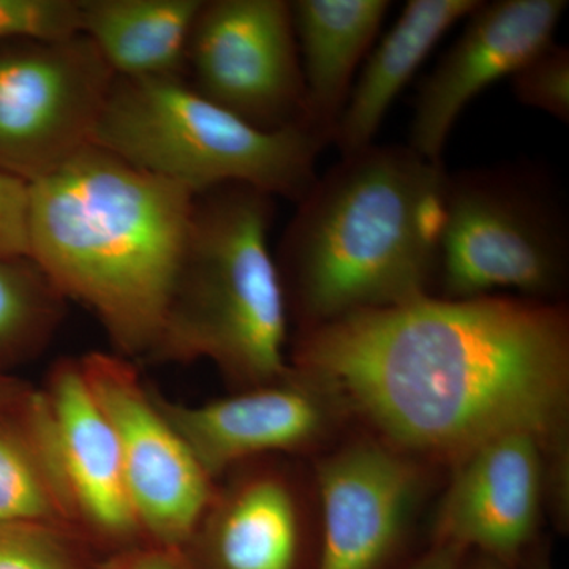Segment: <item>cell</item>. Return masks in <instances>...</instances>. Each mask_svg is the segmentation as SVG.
<instances>
[{"label":"cell","instance_id":"obj_12","mask_svg":"<svg viewBox=\"0 0 569 569\" xmlns=\"http://www.w3.org/2000/svg\"><path fill=\"white\" fill-rule=\"evenodd\" d=\"M545 463V445L529 432L505 433L463 456L438 508L437 545L512 563L537 530Z\"/></svg>","mask_w":569,"mask_h":569},{"label":"cell","instance_id":"obj_21","mask_svg":"<svg viewBox=\"0 0 569 569\" xmlns=\"http://www.w3.org/2000/svg\"><path fill=\"white\" fill-rule=\"evenodd\" d=\"M512 92L526 107L569 122V48H542L511 77Z\"/></svg>","mask_w":569,"mask_h":569},{"label":"cell","instance_id":"obj_3","mask_svg":"<svg viewBox=\"0 0 569 569\" xmlns=\"http://www.w3.org/2000/svg\"><path fill=\"white\" fill-rule=\"evenodd\" d=\"M447 174L410 146L372 144L318 176L276 257L306 331L432 295Z\"/></svg>","mask_w":569,"mask_h":569},{"label":"cell","instance_id":"obj_10","mask_svg":"<svg viewBox=\"0 0 569 569\" xmlns=\"http://www.w3.org/2000/svg\"><path fill=\"white\" fill-rule=\"evenodd\" d=\"M567 9V0L479 2L466 18L462 36L419 88L408 146L430 162L441 163L468 104L552 43Z\"/></svg>","mask_w":569,"mask_h":569},{"label":"cell","instance_id":"obj_5","mask_svg":"<svg viewBox=\"0 0 569 569\" xmlns=\"http://www.w3.org/2000/svg\"><path fill=\"white\" fill-rule=\"evenodd\" d=\"M93 144L194 194L246 183L298 203L329 144L307 127L266 132L194 91L187 78L116 77Z\"/></svg>","mask_w":569,"mask_h":569},{"label":"cell","instance_id":"obj_4","mask_svg":"<svg viewBox=\"0 0 569 569\" xmlns=\"http://www.w3.org/2000/svg\"><path fill=\"white\" fill-rule=\"evenodd\" d=\"M274 198L246 183L194 197L192 222L153 356L208 358L236 380L266 387L290 376L288 305L269 249Z\"/></svg>","mask_w":569,"mask_h":569},{"label":"cell","instance_id":"obj_22","mask_svg":"<svg viewBox=\"0 0 569 569\" xmlns=\"http://www.w3.org/2000/svg\"><path fill=\"white\" fill-rule=\"evenodd\" d=\"M81 32L80 0H0V44Z\"/></svg>","mask_w":569,"mask_h":569},{"label":"cell","instance_id":"obj_13","mask_svg":"<svg viewBox=\"0 0 569 569\" xmlns=\"http://www.w3.org/2000/svg\"><path fill=\"white\" fill-rule=\"evenodd\" d=\"M323 546L318 569H380L418 500L421 477L387 445L356 443L321 460Z\"/></svg>","mask_w":569,"mask_h":569},{"label":"cell","instance_id":"obj_16","mask_svg":"<svg viewBox=\"0 0 569 569\" xmlns=\"http://www.w3.org/2000/svg\"><path fill=\"white\" fill-rule=\"evenodd\" d=\"M481 0H410L376 50L367 56L337 123L342 156L362 151L427 56L449 29L466 20Z\"/></svg>","mask_w":569,"mask_h":569},{"label":"cell","instance_id":"obj_1","mask_svg":"<svg viewBox=\"0 0 569 569\" xmlns=\"http://www.w3.org/2000/svg\"><path fill=\"white\" fill-rule=\"evenodd\" d=\"M298 372L399 451L458 460L492 438H541L569 460V320L535 299L421 296L307 329Z\"/></svg>","mask_w":569,"mask_h":569},{"label":"cell","instance_id":"obj_17","mask_svg":"<svg viewBox=\"0 0 569 569\" xmlns=\"http://www.w3.org/2000/svg\"><path fill=\"white\" fill-rule=\"evenodd\" d=\"M203 0H80L81 32L116 77L186 78L187 48Z\"/></svg>","mask_w":569,"mask_h":569},{"label":"cell","instance_id":"obj_25","mask_svg":"<svg viewBox=\"0 0 569 569\" xmlns=\"http://www.w3.org/2000/svg\"><path fill=\"white\" fill-rule=\"evenodd\" d=\"M463 550L452 545H437L413 567L408 569H459Z\"/></svg>","mask_w":569,"mask_h":569},{"label":"cell","instance_id":"obj_18","mask_svg":"<svg viewBox=\"0 0 569 569\" xmlns=\"http://www.w3.org/2000/svg\"><path fill=\"white\" fill-rule=\"evenodd\" d=\"M298 546L293 498L269 478L250 482L233 498L216 535L222 569H293Z\"/></svg>","mask_w":569,"mask_h":569},{"label":"cell","instance_id":"obj_11","mask_svg":"<svg viewBox=\"0 0 569 569\" xmlns=\"http://www.w3.org/2000/svg\"><path fill=\"white\" fill-rule=\"evenodd\" d=\"M24 418L67 508L114 537L140 527L134 516L118 438L82 376L80 362H63L50 388L26 397Z\"/></svg>","mask_w":569,"mask_h":569},{"label":"cell","instance_id":"obj_9","mask_svg":"<svg viewBox=\"0 0 569 569\" xmlns=\"http://www.w3.org/2000/svg\"><path fill=\"white\" fill-rule=\"evenodd\" d=\"M93 397L110 419L123 478L140 527L164 545L192 535L211 498L209 478L142 388L129 362L92 353L80 362Z\"/></svg>","mask_w":569,"mask_h":569},{"label":"cell","instance_id":"obj_14","mask_svg":"<svg viewBox=\"0 0 569 569\" xmlns=\"http://www.w3.org/2000/svg\"><path fill=\"white\" fill-rule=\"evenodd\" d=\"M152 396L209 478L250 456L313 443L328 430L336 402L299 372L203 406H182Z\"/></svg>","mask_w":569,"mask_h":569},{"label":"cell","instance_id":"obj_8","mask_svg":"<svg viewBox=\"0 0 569 569\" xmlns=\"http://www.w3.org/2000/svg\"><path fill=\"white\" fill-rule=\"evenodd\" d=\"M187 73L194 91L258 129L313 130L287 0H203Z\"/></svg>","mask_w":569,"mask_h":569},{"label":"cell","instance_id":"obj_20","mask_svg":"<svg viewBox=\"0 0 569 569\" xmlns=\"http://www.w3.org/2000/svg\"><path fill=\"white\" fill-rule=\"evenodd\" d=\"M62 298L31 257H0V367L43 343Z\"/></svg>","mask_w":569,"mask_h":569},{"label":"cell","instance_id":"obj_23","mask_svg":"<svg viewBox=\"0 0 569 569\" xmlns=\"http://www.w3.org/2000/svg\"><path fill=\"white\" fill-rule=\"evenodd\" d=\"M0 569H74L51 526L0 523Z\"/></svg>","mask_w":569,"mask_h":569},{"label":"cell","instance_id":"obj_26","mask_svg":"<svg viewBox=\"0 0 569 569\" xmlns=\"http://www.w3.org/2000/svg\"><path fill=\"white\" fill-rule=\"evenodd\" d=\"M28 395V389L24 388L21 381L0 373V410L18 406Z\"/></svg>","mask_w":569,"mask_h":569},{"label":"cell","instance_id":"obj_7","mask_svg":"<svg viewBox=\"0 0 569 569\" xmlns=\"http://www.w3.org/2000/svg\"><path fill=\"white\" fill-rule=\"evenodd\" d=\"M114 80L82 32L0 44V171L39 182L92 146Z\"/></svg>","mask_w":569,"mask_h":569},{"label":"cell","instance_id":"obj_2","mask_svg":"<svg viewBox=\"0 0 569 569\" xmlns=\"http://www.w3.org/2000/svg\"><path fill=\"white\" fill-rule=\"evenodd\" d=\"M29 186V257L123 353L152 355L197 194L97 144Z\"/></svg>","mask_w":569,"mask_h":569},{"label":"cell","instance_id":"obj_28","mask_svg":"<svg viewBox=\"0 0 569 569\" xmlns=\"http://www.w3.org/2000/svg\"><path fill=\"white\" fill-rule=\"evenodd\" d=\"M475 569H507L505 565L498 563V561L488 559V557H481Z\"/></svg>","mask_w":569,"mask_h":569},{"label":"cell","instance_id":"obj_24","mask_svg":"<svg viewBox=\"0 0 569 569\" xmlns=\"http://www.w3.org/2000/svg\"><path fill=\"white\" fill-rule=\"evenodd\" d=\"M31 186L0 171V257H29Z\"/></svg>","mask_w":569,"mask_h":569},{"label":"cell","instance_id":"obj_15","mask_svg":"<svg viewBox=\"0 0 569 569\" xmlns=\"http://www.w3.org/2000/svg\"><path fill=\"white\" fill-rule=\"evenodd\" d=\"M291 20L313 130L332 142L361 62L372 50L388 0H293Z\"/></svg>","mask_w":569,"mask_h":569},{"label":"cell","instance_id":"obj_19","mask_svg":"<svg viewBox=\"0 0 569 569\" xmlns=\"http://www.w3.org/2000/svg\"><path fill=\"white\" fill-rule=\"evenodd\" d=\"M24 400L0 410V523L50 526L67 503L26 422Z\"/></svg>","mask_w":569,"mask_h":569},{"label":"cell","instance_id":"obj_6","mask_svg":"<svg viewBox=\"0 0 569 569\" xmlns=\"http://www.w3.org/2000/svg\"><path fill=\"white\" fill-rule=\"evenodd\" d=\"M568 269L567 211L546 176L512 164L447 174L433 277L440 298L515 290L550 302Z\"/></svg>","mask_w":569,"mask_h":569},{"label":"cell","instance_id":"obj_27","mask_svg":"<svg viewBox=\"0 0 569 569\" xmlns=\"http://www.w3.org/2000/svg\"><path fill=\"white\" fill-rule=\"evenodd\" d=\"M122 569H182L173 560L160 553H144L127 563Z\"/></svg>","mask_w":569,"mask_h":569}]
</instances>
